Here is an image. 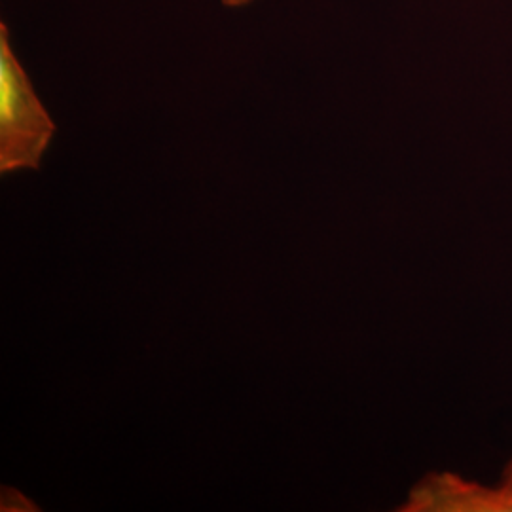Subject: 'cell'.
Instances as JSON below:
<instances>
[{
  "label": "cell",
  "mask_w": 512,
  "mask_h": 512,
  "mask_svg": "<svg viewBox=\"0 0 512 512\" xmlns=\"http://www.w3.org/2000/svg\"><path fill=\"white\" fill-rule=\"evenodd\" d=\"M55 135L54 120L38 99L14 52L10 29L0 25V173L37 171Z\"/></svg>",
  "instance_id": "1"
},
{
  "label": "cell",
  "mask_w": 512,
  "mask_h": 512,
  "mask_svg": "<svg viewBox=\"0 0 512 512\" xmlns=\"http://www.w3.org/2000/svg\"><path fill=\"white\" fill-rule=\"evenodd\" d=\"M404 512H512V486L497 488L469 482L458 475H429L410 492Z\"/></svg>",
  "instance_id": "2"
},
{
  "label": "cell",
  "mask_w": 512,
  "mask_h": 512,
  "mask_svg": "<svg viewBox=\"0 0 512 512\" xmlns=\"http://www.w3.org/2000/svg\"><path fill=\"white\" fill-rule=\"evenodd\" d=\"M226 8H243V6H249L253 4L255 0H220Z\"/></svg>",
  "instance_id": "3"
},
{
  "label": "cell",
  "mask_w": 512,
  "mask_h": 512,
  "mask_svg": "<svg viewBox=\"0 0 512 512\" xmlns=\"http://www.w3.org/2000/svg\"><path fill=\"white\" fill-rule=\"evenodd\" d=\"M501 482H505V484L512 486V454L511 459H509V463H507V467H505V473H503V480H501Z\"/></svg>",
  "instance_id": "4"
}]
</instances>
